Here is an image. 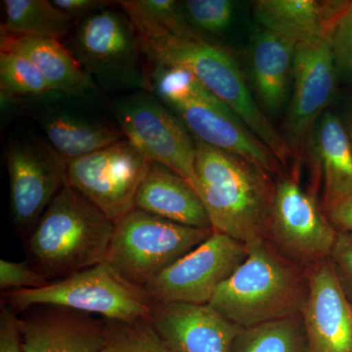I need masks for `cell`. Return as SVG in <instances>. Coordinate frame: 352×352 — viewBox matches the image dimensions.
<instances>
[{
  "instance_id": "14",
  "label": "cell",
  "mask_w": 352,
  "mask_h": 352,
  "mask_svg": "<svg viewBox=\"0 0 352 352\" xmlns=\"http://www.w3.org/2000/svg\"><path fill=\"white\" fill-rule=\"evenodd\" d=\"M270 231L287 252L305 259L330 256L338 237L314 197L287 176L275 185Z\"/></svg>"
},
{
  "instance_id": "32",
  "label": "cell",
  "mask_w": 352,
  "mask_h": 352,
  "mask_svg": "<svg viewBox=\"0 0 352 352\" xmlns=\"http://www.w3.org/2000/svg\"><path fill=\"white\" fill-rule=\"evenodd\" d=\"M332 41L336 62L342 68L352 71V1L349 2L338 21Z\"/></svg>"
},
{
  "instance_id": "19",
  "label": "cell",
  "mask_w": 352,
  "mask_h": 352,
  "mask_svg": "<svg viewBox=\"0 0 352 352\" xmlns=\"http://www.w3.org/2000/svg\"><path fill=\"white\" fill-rule=\"evenodd\" d=\"M1 50L11 51L29 59L43 74L55 94L87 101L101 97L100 89L71 50L58 39L2 34Z\"/></svg>"
},
{
  "instance_id": "7",
  "label": "cell",
  "mask_w": 352,
  "mask_h": 352,
  "mask_svg": "<svg viewBox=\"0 0 352 352\" xmlns=\"http://www.w3.org/2000/svg\"><path fill=\"white\" fill-rule=\"evenodd\" d=\"M214 231L182 226L134 208L116 224L105 261L127 281L145 288Z\"/></svg>"
},
{
  "instance_id": "3",
  "label": "cell",
  "mask_w": 352,
  "mask_h": 352,
  "mask_svg": "<svg viewBox=\"0 0 352 352\" xmlns=\"http://www.w3.org/2000/svg\"><path fill=\"white\" fill-rule=\"evenodd\" d=\"M139 41L148 63L180 67L193 74L274 153L282 164H287L292 153L258 107L230 51L203 36H166Z\"/></svg>"
},
{
  "instance_id": "18",
  "label": "cell",
  "mask_w": 352,
  "mask_h": 352,
  "mask_svg": "<svg viewBox=\"0 0 352 352\" xmlns=\"http://www.w3.org/2000/svg\"><path fill=\"white\" fill-rule=\"evenodd\" d=\"M19 317L25 352H103L105 321L66 308Z\"/></svg>"
},
{
  "instance_id": "23",
  "label": "cell",
  "mask_w": 352,
  "mask_h": 352,
  "mask_svg": "<svg viewBox=\"0 0 352 352\" xmlns=\"http://www.w3.org/2000/svg\"><path fill=\"white\" fill-rule=\"evenodd\" d=\"M296 47L293 41L265 29L252 41V78L259 100L268 112H277L288 99Z\"/></svg>"
},
{
  "instance_id": "35",
  "label": "cell",
  "mask_w": 352,
  "mask_h": 352,
  "mask_svg": "<svg viewBox=\"0 0 352 352\" xmlns=\"http://www.w3.org/2000/svg\"><path fill=\"white\" fill-rule=\"evenodd\" d=\"M327 217L339 231L352 233V196L326 208Z\"/></svg>"
},
{
  "instance_id": "24",
  "label": "cell",
  "mask_w": 352,
  "mask_h": 352,
  "mask_svg": "<svg viewBox=\"0 0 352 352\" xmlns=\"http://www.w3.org/2000/svg\"><path fill=\"white\" fill-rule=\"evenodd\" d=\"M2 6L4 34L60 41L73 29V21L50 0H6Z\"/></svg>"
},
{
  "instance_id": "34",
  "label": "cell",
  "mask_w": 352,
  "mask_h": 352,
  "mask_svg": "<svg viewBox=\"0 0 352 352\" xmlns=\"http://www.w3.org/2000/svg\"><path fill=\"white\" fill-rule=\"evenodd\" d=\"M51 2L73 22L85 19L116 3L110 0H52Z\"/></svg>"
},
{
  "instance_id": "4",
  "label": "cell",
  "mask_w": 352,
  "mask_h": 352,
  "mask_svg": "<svg viewBox=\"0 0 352 352\" xmlns=\"http://www.w3.org/2000/svg\"><path fill=\"white\" fill-rule=\"evenodd\" d=\"M239 267L208 305L243 329L302 311L305 298L295 271L268 249L263 239L247 245Z\"/></svg>"
},
{
  "instance_id": "22",
  "label": "cell",
  "mask_w": 352,
  "mask_h": 352,
  "mask_svg": "<svg viewBox=\"0 0 352 352\" xmlns=\"http://www.w3.org/2000/svg\"><path fill=\"white\" fill-rule=\"evenodd\" d=\"M307 148L323 180L325 210L352 196V147L337 115L326 112L322 116Z\"/></svg>"
},
{
  "instance_id": "10",
  "label": "cell",
  "mask_w": 352,
  "mask_h": 352,
  "mask_svg": "<svg viewBox=\"0 0 352 352\" xmlns=\"http://www.w3.org/2000/svg\"><path fill=\"white\" fill-rule=\"evenodd\" d=\"M151 161L124 138L67 162V182L117 224L135 208Z\"/></svg>"
},
{
  "instance_id": "36",
  "label": "cell",
  "mask_w": 352,
  "mask_h": 352,
  "mask_svg": "<svg viewBox=\"0 0 352 352\" xmlns=\"http://www.w3.org/2000/svg\"><path fill=\"white\" fill-rule=\"evenodd\" d=\"M344 126H346L347 136H349L352 147V107L351 108V110H349V113H347L346 124H344Z\"/></svg>"
},
{
  "instance_id": "25",
  "label": "cell",
  "mask_w": 352,
  "mask_h": 352,
  "mask_svg": "<svg viewBox=\"0 0 352 352\" xmlns=\"http://www.w3.org/2000/svg\"><path fill=\"white\" fill-rule=\"evenodd\" d=\"M117 3L131 21L140 38L152 39L166 36H203L190 24L182 2L175 0H122Z\"/></svg>"
},
{
  "instance_id": "27",
  "label": "cell",
  "mask_w": 352,
  "mask_h": 352,
  "mask_svg": "<svg viewBox=\"0 0 352 352\" xmlns=\"http://www.w3.org/2000/svg\"><path fill=\"white\" fill-rule=\"evenodd\" d=\"M0 90L2 100L9 102L53 92L43 74L29 59L4 50L0 53Z\"/></svg>"
},
{
  "instance_id": "6",
  "label": "cell",
  "mask_w": 352,
  "mask_h": 352,
  "mask_svg": "<svg viewBox=\"0 0 352 352\" xmlns=\"http://www.w3.org/2000/svg\"><path fill=\"white\" fill-rule=\"evenodd\" d=\"M69 50L100 91L149 90L138 32L122 9L107 8L80 21Z\"/></svg>"
},
{
  "instance_id": "29",
  "label": "cell",
  "mask_w": 352,
  "mask_h": 352,
  "mask_svg": "<svg viewBox=\"0 0 352 352\" xmlns=\"http://www.w3.org/2000/svg\"><path fill=\"white\" fill-rule=\"evenodd\" d=\"M182 3L190 24L205 38L226 31L232 23L234 3L229 0H187Z\"/></svg>"
},
{
  "instance_id": "2",
  "label": "cell",
  "mask_w": 352,
  "mask_h": 352,
  "mask_svg": "<svg viewBox=\"0 0 352 352\" xmlns=\"http://www.w3.org/2000/svg\"><path fill=\"white\" fill-rule=\"evenodd\" d=\"M115 224L65 183L28 235L32 267L46 279L64 278L105 261Z\"/></svg>"
},
{
  "instance_id": "5",
  "label": "cell",
  "mask_w": 352,
  "mask_h": 352,
  "mask_svg": "<svg viewBox=\"0 0 352 352\" xmlns=\"http://www.w3.org/2000/svg\"><path fill=\"white\" fill-rule=\"evenodd\" d=\"M3 296L17 312L36 307H61L126 323L149 320L154 305L145 288L127 281L107 261L43 288L7 292Z\"/></svg>"
},
{
  "instance_id": "13",
  "label": "cell",
  "mask_w": 352,
  "mask_h": 352,
  "mask_svg": "<svg viewBox=\"0 0 352 352\" xmlns=\"http://www.w3.org/2000/svg\"><path fill=\"white\" fill-rule=\"evenodd\" d=\"M332 36L296 45L293 96L282 131L292 156H302L335 94L337 62Z\"/></svg>"
},
{
  "instance_id": "20",
  "label": "cell",
  "mask_w": 352,
  "mask_h": 352,
  "mask_svg": "<svg viewBox=\"0 0 352 352\" xmlns=\"http://www.w3.org/2000/svg\"><path fill=\"white\" fill-rule=\"evenodd\" d=\"M349 2L258 0L254 2V15L264 29L298 45L333 34Z\"/></svg>"
},
{
  "instance_id": "12",
  "label": "cell",
  "mask_w": 352,
  "mask_h": 352,
  "mask_svg": "<svg viewBox=\"0 0 352 352\" xmlns=\"http://www.w3.org/2000/svg\"><path fill=\"white\" fill-rule=\"evenodd\" d=\"M164 105L201 142L238 155L270 173L281 170V162L274 153L196 76L182 94Z\"/></svg>"
},
{
  "instance_id": "31",
  "label": "cell",
  "mask_w": 352,
  "mask_h": 352,
  "mask_svg": "<svg viewBox=\"0 0 352 352\" xmlns=\"http://www.w3.org/2000/svg\"><path fill=\"white\" fill-rule=\"evenodd\" d=\"M330 258L340 284L352 303V233L338 231Z\"/></svg>"
},
{
  "instance_id": "1",
  "label": "cell",
  "mask_w": 352,
  "mask_h": 352,
  "mask_svg": "<svg viewBox=\"0 0 352 352\" xmlns=\"http://www.w3.org/2000/svg\"><path fill=\"white\" fill-rule=\"evenodd\" d=\"M194 141L197 193L214 230L245 245L263 239L270 231L275 193L270 171L199 139Z\"/></svg>"
},
{
  "instance_id": "8",
  "label": "cell",
  "mask_w": 352,
  "mask_h": 352,
  "mask_svg": "<svg viewBox=\"0 0 352 352\" xmlns=\"http://www.w3.org/2000/svg\"><path fill=\"white\" fill-rule=\"evenodd\" d=\"M111 110L124 138L149 161L170 168L197 192L195 141L184 124L150 90L118 97Z\"/></svg>"
},
{
  "instance_id": "21",
  "label": "cell",
  "mask_w": 352,
  "mask_h": 352,
  "mask_svg": "<svg viewBox=\"0 0 352 352\" xmlns=\"http://www.w3.org/2000/svg\"><path fill=\"white\" fill-rule=\"evenodd\" d=\"M135 208L182 226L212 228L193 186L178 173L155 162L138 190Z\"/></svg>"
},
{
  "instance_id": "26",
  "label": "cell",
  "mask_w": 352,
  "mask_h": 352,
  "mask_svg": "<svg viewBox=\"0 0 352 352\" xmlns=\"http://www.w3.org/2000/svg\"><path fill=\"white\" fill-rule=\"evenodd\" d=\"M232 352H309L305 325L292 316L244 329Z\"/></svg>"
},
{
  "instance_id": "28",
  "label": "cell",
  "mask_w": 352,
  "mask_h": 352,
  "mask_svg": "<svg viewBox=\"0 0 352 352\" xmlns=\"http://www.w3.org/2000/svg\"><path fill=\"white\" fill-rule=\"evenodd\" d=\"M103 352H170L157 337L149 321L106 320Z\"/></svg>"
},
{
  "instance_id": "33",
  "label": "cell",
  "mask_w": 352,
  "mask_h": 352,
  "mask_svg": "<svg viewBox=\"0 0 352 352\" xmlns=\"http://www.w3.org/2000/svg\"><path fill=\"white\" fill-rule=\"evenodd\" d=\"M0 352H25L17 311L6 302L0 311Z\"/></svg>"
},
{
  "instance_id": "9",
  "label": "cell",
  "mask_w": 352,
  "mask_h": 352,
  "mask_svg": "<svg viewBox=\"0 0 352 352\" xmlns=\"http://www.w3.org/2000/svg\"><path fill=\"white\" fill-rule=\"evenodd\" d=\"M4 156L11 219L16 230L28 237L67 182V162L47 139L34 133L10 138Z\"/></svg>"
},
{
  "instance_id": "17",
  "label": "cell",
  "mask_w": 352,
  "mask_h": 352,
  "mask_svg": "<svg viewBox=\"0 0 352 352\" xmlns=\"http://www.w3.org/2000/svg\"><path fill=\"white\" fill-rule=\"evenodd\" d=\"M29 113L48 142L66 162L87 156L126 138L116 122L72 106L41 101Z\"/></svg>"
},
{
  "instance_id": "16",
  "label": "cell",
  "mask_w": 352,
  "mask_h": 352,
  "mask_svg": "<svg viewBox=\"0 0 352 352\" xmlns=\"http://www.w3.org/2000/svg\"><path fill=\"white\" fill-rule=\"evenodd\" d=\"M309 352H352V303L331 261L315 267L302 308Z\"/></svg>"
},
{
  "instance_id": "15",
  "label": "cell",
  "mask_w": 352,
  "mask_h": 352,
  "mask_svg": "<svg viewBox=\"0 0 352 352\" xmlns=\"http://www.w3.org/2000/svg\"><path fill=\"white\" fill-rule=\"evenodd\" d=\"M148 321L170 352H232L244 330L210 305L154 302Z\"/></svg>"
},
{
  "instance_id": "30",
  "label": "cell",
  "mask_w": 352,
  "mask_h": 352,
  "mask_svg": "<svg viewBox=\"0 0 352 352\" xmlns=\"http://www.w3.org/2000/svg\"><path fill=\"white\" fill-rule=\"evenodd\" d=\"M50 283L29 261H0V289L6 293L41 289Z\"/></svg>"
},
{
  "instance_id": "11",
  "label": "cell",
  "mask_w": 352,
  "mask_h": 352,
  "mask_svg": "<svg viewBox=\"0 0 352 352\" xmlns=\"http://www.w3.org/2000/svg\"><path fill=\"white\" fill-rule=\"evenodd\" d=\"M247 245L214 231L145 287L159 303L208 305L215 292L247 258Z\"/></svg>"
}]
</instances>
